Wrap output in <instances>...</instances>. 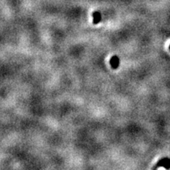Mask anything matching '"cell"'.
<instances>
[{
    "mask_svg": "<svg viewBox=\"0 0 170 170\" xmlns=\"http://www.w3.org/2000/svg\"><path fill=\"white\" fill-rule=\"evenodd\" d=\"M169 51H170V45H169Z\"/></svg>",
    "mask_w": 170,
    "mask_h": 170,
    "instance_id": "2",
    "label": "cell"
},
{
    "mask_svg": "<svg viewBox=\"0 0 170 170\" xmlns=\"http://www.w3.org/2000/svg\"><path fill=\"white\" fill-rule=\"evenodd\" d=\"M164 167V168H166V169H170V159L169 158H161L158 161V163L156 164V166L154 167V169H156L159 168V167Z\"/></svg>",
    "mask_w": 170,
    "mask_h": 170,
    "instance_id": "1",
    "label": "cell"
}]
</instances>
